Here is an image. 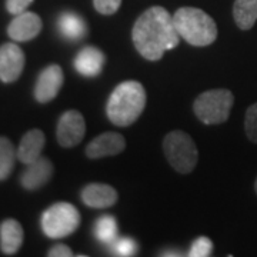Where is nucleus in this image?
<instances>
[{
  "instance_id": "obj_1",
  "label": "nucleus",
  "mask_w": 257,
  "mask_h": 257,
  "mask_svg": "<svg viewBox=\"0 0 257 257\" xmlns=\"http://www.w3.org/2000/svg\"><path fill=\"white\" fill-rule=\"evenodd\" d=\"M133 45L147 60H160L165 52L179 46L173 16L162 6H153L143 12L132 30Z\"/></svg>"
},
{
  "instance_id": "obj_2",
  "label": "nucleus",
  "mask_w": 257,
  "mask_h": 257,
  "mask_svg": "<svg viewBox=\"0 0 257 257\" xmlns=\"http://www.w3.org/2000/svg\"><path fill=\"white\" fill-rule=\"evenodd\" d=\"M146 106V90L136 80H126L116 86L107 100L106 113L113 124L132 126Z\"/></svg>"
},
{
  "instance_id": "obj_3",
  "label": "nucleus",
  "mask_w": 257,
  "mask_h": 257,
  "mask_svg": "<svg viewBox=\"0 0 257 257\" xmlns=\"http://www.w3.org/2000/svg\"><path fill=\"white\" fill-rule=\"evenodd\" d=\"M173 22L179 36L192 46H209L217 39L216 22L202 9L180 8L173 15Z\"/></svg>"
},
{
  "instance_id": "obj_4",
  "label": "nucleus",
  "mask_w": 257,
  "mask_h": 257,
  "mask_svg": "<svg viewBox=\"0 0 257 257\" xmlns=\"http://www.w3.org/2000/svg\"><path fill=\"white\" fill-rule=\"evenodd\" d=\"M163 152L169 165L177 173L189 175L197 165L199 152L190 135L182 130H173L166 135L163 140Z\"/></svg>"
},
{
  "instance_id": "obj_5",
  "label": "nucleus",
  "mask_w": 257,
  "mask_h": 257,
  "mask_svg": "<svg viewBox=\"0 0 257 257\" xmlns=\"http://www.w3.org/2000/svg\"><path fill=\"white\" fill-rule=\"evenodd\" d=\"M233 103L234 96L230 90L213 89L197 96L193 103V110L204 124H220L229 119Z\"/></svg>"
},
{
  "instance_id": "obj_6",
  "label": "nucleus",
  "mask_w": 257,
  "mask_h": 257,
  "mask_svg": "<svg viewBox=\"0 0 257 257\" xmlns=\"http://www.w3.org/2000/svg\"><path fill=\"white\" fill-rule=\"evenodd\" d=\"M40 223L47 237L64 239L80 226V213L70 203H55L43 213Z\"/></svg>"
},
{
  "instance_id": "obj_7",
  "label": "nucleus",
  "mask_w": 257,
  "mask_h": 257,
  "mask_svg": "<svg viewBox=\"0 0 257 257\" xmlns=\"http://www.w3.org/2000/svg\"><path fill=\"white\" fill-rule=\"evenodd\" d=\"M86 133V121L80 111L69 110L64 111L57 123L56 136L57 142L62 147L70 149L77 146L84 138Z\"/></svg>"
},
{
  "instance_id": "obj_8",
  "label": "nucleus",
  "mask_w": 257,
  "mask_h": 257,
  "mask_svg": "<svg viewBox=\"0 0 257 257\" xmlns=\"http://www.w3.org/2000/svg\"><path fill=\"white\" fill-rule=\"evenodd\" d=\"M25 53L18 45L5 43L0 46V80L16 82L25 69Z\"/></svg>"
},
{
  "instance_id": "obj_9",
  "label": "nucleus",
  "mask_w": 257,
  "mask_h": 257,
  "mask_svg": "<svg viewBox=\"0 0 257 257\" xmlns=\"http://www.w3.org/2000/svg\"><path fill=\"white\" fill-rule=\"evenodd\" d=\"M63 70L57 64H50L37 77L35 86V97L39 103H47L53 100L57 93L60 92L63 84Z\"/></svg>"
},
{
  "instance_id": "obj_10",
  "label": "nucleus",
  "mask_w": 257,
  "mask_h": 257,
  "mask_svg": "<svg viewBox=\"0 0 257 257\" xmlns=\"http://www.w3.org/2000/svg\"><path fill=\"white\" fill-rule=\"evenodd\" d=\"M124 147H126V140L120 133L106 132L93 139L86 146V156L92 160H97L101 157L116 156L124 150Z\"/></svg>"
},
{
  "instance_id": "obj_11",
  "label": "nucleus",
  "mask_w": 257,
  "mask_h": 257,
  "mask_svg": "<svg viewBox=\"0 0 257 257\" xmlns=\"http://www.w3.org/2000/svg\"><path fill=\"white\" fill-rule=\"evenodd\" d=\"M42 32V19L36 13L23 12L10 22L8 35L15 42H29Z\"/></svg>"
},
{
  "instance_id": "obj_12",
  "label": "nucleus",
  "mask_w": 257,
  "mask_h": 257,
  "mask_svg": "<svg viewBox=\"0 0 257 257\" xmlns=\"http://www.w3.org/2000/svg\"><path fill=\"white\" fill-rule=\"evenodd\" d=\"M53 175V165L47 157H39L26 167L20 176V183L28 190H37L43 187Z\"/></svg>"
},
{
  "instance_id": "obj_13",
  "label": "nucleus",
  "mask_w": 257,
  "mask_h": 257,
  "mask_svg": "<svg viewBox=\"0 0 257 257\" xmlns=\"http://www.w3.org/2000/svg\"><path fill=\"white\" fill-rule=\"evenodd\" d=\"M119 194L114 187L103 183H90L82 190V200L87 207L106 209L116 204Z\"/></svg>"
},
{
  "instance_id": "obj_14",
  "label": "nucleus",
  "mask_w": 257,
  "mask_h": 257,
  "mask_svg": "<svg viewBox=\"0 0 257 257\" xmlns=\"http://www.w3.org/2000/svg\"><path fill=\"white\" fill-rule=\"evenodd\" d=\"M106 63V56L100 49L94 46H86L77 53L74 59V69L84 77H96L103 70Z\"/></svg>"
},
{
  "instance_id": "obj_15",
  "label": "nucleus",
  "mask_w": 257,
  "mask_h": 257,
  "mask_svg": "<svg viewBox=\"0 0 257 257\" xmlns=\"http://www.w3.org/2000/svg\"><path fill=\"white\" fill-rule=\"evenodd\" d=\"M45 143H46V138L42 130L39 128L29 130L20 140V145L18 147V160L26 166L33 163L42 156Z\"/></svg>"
},
{
  "instance_id": "obj_16",
  "label": "nucleus",
  "mask_w": 257,
  "mask_h": 257,
  "mask_svg": "<svg viewBox=\"0 0 257 257\" xmlns=\"http://www.w3.org/2000/svg\"><path fill=\"white\" fill-rule=\"evenodd\" d=\"M23 227L15 219H6L0 224V248L5 254H15L23 244Z\"/></svg>"
},
{
  "instance_id": "obj_17",
  "label": "nucleus",
  "mask_w": 257,
  "mask_h": 257,
  "mask_svg": "<svg viewBox=\"0 0 257 257\" xmlns=\"http://www.w3.org/2000/svg\"><path fill=\"white\" fill-rule=\"evenodd\" d=\"M60 35L69 40H79L86 35V23L77 13L63 12L57 19Z\"/></svg>"
},
{
  "instance_id": "obj_18",
  "label": "nucleus",
  "mask_w": 257,
  "mask_h": 257,
  "mask_svg": "<svg viewBox=\"0 0 257 257\" xmlns=\"http://www.w3.org/2000/svg\"><path fill=\"white\" fill-rule=\"evenodd\" d=\"M233 18L241 30L253 28L257 22V0H236L233 5Z\"/></svg>"
},
{
  "instance_id": "obj_19",
  "label": "nucleus",
  "mask_w": 257,
  "mask_h": 257,
  "mask_svg": "<svg viewBox=\"0 0 257 257\" xmlns=\"http://www.w3.org/2000/svg\"><path fill=\"white\" fill-rule=\"evenodd\" d=\"M18 159V149L5 136H0V182L6 180L15 169V162Z\"/></svg>"
},
{
  "instance_id": "obj_20",
  "label": "nucleus",
  "mask_w": 257,
  "mask_h": 257,
  "mask_svg": "<svg viewBox=\"0 0 257 257\" xmlns=\"http://www.w3.org/2000/svg\"><path fill=\"white\" fill-rule=\"evenodd\" d=\"M94 236L101 243L110 244L117 239V221L113 216H101L94 223Z\"/></svg>"
},
{
  "instance_id": "obj_21",
  "label": "nucleus",
  "mask_w": 257,
  "mask_h": 257,
  "mask_svg": "<svg viewBox=\"0 0 257 257\" xmlns=\"http://www.w3.org/2000/svg\"><path fill=\"white\" fill-rule=\"evenodd\" d=\"M244 130L250 142L257 145V103H253L246 111Z\"/></svg>"
},
{
  "instance_id": "obj_22",
  "label": "nucleus",
  "mask_w": 257,
  "mask_h": 257,
  "mask_svg": "<svg viewBox=\"0 0 257 257\" xmlns=\"http://www.w3.org/2000/svg\"><path fill=\"white\" fill-rule=\"evenodd\" d=\"M213 251V243L209 237H199L193 241L192 247L187 256L190 257H209Z\"/></svg>"
},
{
  "instance_id": "obj_23",
  "label": "nucleus",
  "mask_w": 257,
  "mask_h": 257,
  "mask_svg": "<svg viewBox=\"0 0 257 257\" xmlns=\"http://www.w3.org/2000/svg\"><path fill=\"white\" fill-rule=\"evenodd\" d=\"M138 243L130 237H123V239H116L113 241V250L117 256H135L138 251Z\"/></svg>"
},
{
  "instance_id": "obj_24",
  "label": "nucleus",
  "mask_w": 257,
  "mask_h": 257,
  "mask_svg": "<svg viewBox=\"0 0 257 257\" xmlns=\"http://www.w3.org/2000/svg\"><path fill=\"white\" fill-rule=\"evenodd\" d=\"M93 5L100 15H113L119 10L121 0H93Z\"/></svg>"
},
{
  "instance_id": "obj_25",
  "label": "nucleus",
  "mask_w": 257,
  "mask_h": 257,
  "mask_svg": "<svg viewBox=\"0 0 257 257\" xmlns=\"http://www.w3.org/2000/svg\"><path fill=\"white\" fill-rule=\"evenodd\" d=\"M32 3L33 0H6V9L12 15H19L26 12Z\"/></svg>"
},
{
  "instance_id": "obj_26",
  "label": "nucleus",
  "mask_w": 257,
  "mask_h": 257,
  "mask_svg": "<svg viewBox=\"0 0 257 257\" xmlns=\"http://www.w3.org/2000/svg\"><path fill=\"white\" fill-rule=\"evenodd\" d=\"M47 256H50V257H70V256H73V251H72V248L69 247V246H66V244H62V243H59V244H55L53 247L49 250Z\"/></svg>"
},
{
  "instance_id": "obj_27",
  "label": "nucleus",
  "mask_w": 257,
  "mask_h": 257,
  "mask_svg": "<svg viewBox=\"0 0 257 257\" xmlns=\"http://www.w3.org/2000/svg\"><path fill=\"white\" fill-rule=\"evenodd\" d=\"M254 190H256V194H257V177H256V182H254Z\"/></svg>"
}]
</instances>
